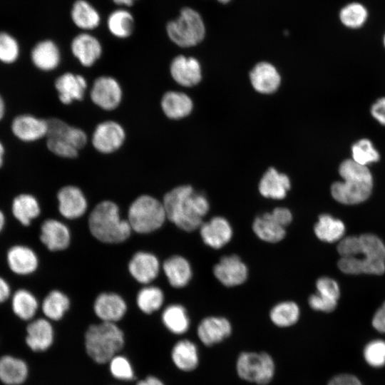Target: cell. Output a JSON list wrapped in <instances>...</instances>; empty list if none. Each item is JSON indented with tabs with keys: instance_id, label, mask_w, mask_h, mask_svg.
Instances as JSON below:
<instances>
[{
	"instance_id": "cell-1",
	"label": "cell",
	"mask_w": 385,
	"mask_h": 385,
	"mask_svg": "<svg viewBox=\"0 0 385 385\" xmlns=\"http://www.w3.org/2000/svg\"><path fill=\"white\" fill-rule=\"evenodd\" d=\"M339 270L349 274H382L385 272V245L371 233L347 236L337 245Z\"/></svg>"
},
{
	"instance_id": "cell-2",
	"label": "cell",
	"mask_w": 385,
	"mask_h": 385,
	"mask_svg": "<svg viewBox=\"0 0 385 385\" xmlns=\"http://www.w3.org/2000/svg\"><path fill=\"white\" fill-rule=\"evenodd\" d=\"M167 218L180 229L192 232L199 228L210 205L205 195L197 193L188 185H179L163 197Z\"/></svg>"
},
{
	"instance_id": "cell-3",
	"label": "cell",
	"mask_w": 385,
	"mask_h": 385,
	"mask_svg": "<svg viewBox=\"0 0 385 385\" xmlns=\"http://www.w3.org/2000/svg\"><path fill=\"white\" fill-rule=\"evenodd\" d=\"M343 182H336L331 187L333 198L345 205H355L365 201L371 195L373 178L367 166L353 160L343 161L339 168Z\"/></svg>"
},
{
	"instance_id": "cell-4",
	"label": "cell",
	"mask_w": 385,
	"mask_h": 385,
	"mask_svg": "<svg viewBox=\"0 0 385 385\" xmlns=\"http://www.w3.org/2000/svg\"><path fill=\"white\" fill-rule=\"evenodd\" d=\"M88 227L95 238L109 244L124 242L132 232L128 220L121 219L118 205L110 200L96 205L90 213Z\"/></svg>"
},
{
	"instance_id": "cell-5",
	"label": "cell",
	"mask_w": 385,
	"mask_h": 385,
	"mask_svg": "<svg viewBox=\"0 0 385 385\" xmlns=\"http://www.w3.org/2000/svg\"><path fill=\"white\" fill-rule=\"evenodd\" d=\"M123 345V332L115 323L92 324L85 334L86 352L98 364L110 361Z\"/></svg>"
},
{
	"instance_id": "cell-6",
	"label": "cell",
	"mask_w": 385,
	"mask_h": 385,
	"mask_svg": "<svg viewBox=\"0 0 385 385\" xmlns=\"http://www.w3.org/2000/svg\"><path fill=\"white\" fill-rule=\"evenodd\" d=\"M167 218L163 202L148 195L138 196L130 205L128 221L132 230L147 234L160 228Z\"/></svg>"
},
{
	"instance_id": "cell-7",
	"label": "cell",
	"mask_w": 385,
	"mask_h": 385,
	"mask_svg": "<svg viewBox=\"0 0 385 385\" xmlns=\"http://www.w3.org/2000/svg\"><path fill=\"white\" fill-rule=\"evenodd\" d=\"M166 31L170 39L180 47L197 45L204 38L205 29L200 14L192 9L184 8L178 18L169 22Z\"/></svg>"
},
{
	"instance_id": "cell-8",
	"label": "cell",
	"mask_w": 385,
	"mask_h": 385,
	"mask_svg": "<svg viewBox=\"0 0 385 385\" xmlns=\"http://www.w3.org/2000/svg\"><path fill=\"white\" fill-rule=\"evenodd\" d=\"M236 370L245 381L267 385L274 377L275 365L272 357L266 352H242L237 359Z\"/></svg>"
},
{
	"instance_id": "cell-9",
	"label": "cell",
	"mask_w": 385,
	"mask_h": 385,
	"mask_svg": "<svg viewBox=\"0 0 385 385\" xmlns=\"http://www.w3.org/2000/svg\"><path fill=\"white\" fill-rule=\"evenodd\" d=\"M91 102L105 111L117 109L122 103L123 90L115 77L101 75L95 78L89 90Z\"/></svg>"
},
{
	"instance_id": "cell-10",
	"label": "cell",
	"mask_w": 385,
	"mask_h": 385,
	"mask_svg": "<svg viewBox=\"0 0 385 385\" xmlns=\"http://www.w3.org/2000/svg\"><path fill=\"white\" fill-rule=\"evenodd\" d=\"M125 139V130L119 122L106 120L98 123L94 128L91 143L97 152L109 155L120 150Z\"/></svg>"
},
{
	"instance_id": "cell-11",
	"label": "cell",
	"mask_w": 385,
	"mask_h": 385,
	"mask_svg": "<svg viewBox=\"0 0 385 385\" xmlns=\"http://www.w3.org/2000/svg\"><path fill=\"white\" fill-rule=\"evenodd\" d=\"M59 101L66 106L83 100L88 90L86 78L71 71L63 73L54 81Z\"/></svg>"
},
{
	"instance_id": "cell-12",
	"label": "cell",
	"mask_w": 385,
	"mask_h": 385,
	"mask_svg": "<svg viewBox=\"0 0 385 385\" xmlns=\"http://www.w3.org/2000/svg\"><path fill=\"white\" fill-rule=\"evenodd\" d=\"M13 135L24 143H33L46 138L48 132L47 119L38 118L29 113L19 114L14 118L11 123Z\"/></svg>"
},
{
	"instance_id": "cell-13",
	"label": "cell",
	"mask_w": 385,
	"mask_h": 385,
	"mask_svg": "<svg viewBox=\"0 0 385 385\" xmlns=\"http://www.w3.org/2000/svg\"><path fill=\"white\" fill-rule=\"evenodd\" d=\"M213 273L223 285L234 287L246 281L248 270L237 255H232L222 257L214 266Z\"/></svg>"
},
{
	"instance_id": "cell-14",
	"label": "cell",
	"mask_w": 385,
	"mask_h": 385,
	"mask_svg": "<svg viewBox=\"0 0 385 385\" xmlns=\"http://www.w3.org/2000/svg\"><path fill=\"white\" fill-rule=\"evenodd\" d=\"M169 71L173 81L183 87L194 86L202 78L200 64L193 57L177 56L170 62Z\"/></svg>"
},
{
	"instance_id": "cell-15",
	"label": "cell",
	"mask_w": 385,
	"mask_h": 385,
	"mask_svg": "<svg viewBox=\"0 0 385 385\" xmlns=\"http://www.w3.org/2000/svg\"><path fill=\"white\" fill-rule=\"evenodd\" d=\"M58 210L65 218L73 220L84 215L88 203L82 190L75 185H66L57 194Z\"/></svg>"
},
{
	"instance_id": "cell-16",
	"label": "cell",
	"mask_w": 385,
	"mask_h": 385,
	"mask_svg": "<svg viewBox=\"0 0 385 385\" xmlns=\"http://www.w3.org/2000/svg\"><path fill=\"white\" fill-rule=\"evenodd\" d=\"M71 51L82 66L90 68L101 58L103 48L95 36L88 34H81L72 40Z\"/></svg>"
},
{
	"instance_id": "cell-17",
	"label": "cell",
	"mask_w": 385,
	"mask_h": 385,
	"mask_svg": "<svg viewBox=\"0 0 385 385\" xmlns=\"http://www.w3.org/2000/svg\"><path fill=\"white\" fill-rule=\"evenodd\" d=\"M199 228L204 243L213 249L222 248L232 237V228L223 217H214L202 222Z\"/></svg>"
},
{
	"instance_id": "cell-18",
	"label": "cell",
	"mask_w": 385,
	"mask_h": 385,
	"mask_svg": "<svg viewBox=\"0 0 385 385\" xmlns=\"http://www.w3.org/2000/svg\"><path fill=\"white\" fill-rule=\"evenodd\" d=\"M232 326L228 319L222 317H207L199 324L197 329L200 341L210 346L220 343L229 337Z\"/></svg>"
},
{
	"instance_id": "cell-19",
	"label": "cell",
	"mask_w": 385,
	"mask_h": 385,
	"mask_svg": "<svg viewBox=\"0 0 385 385\" xmlns=\"http://www.w3.org/2000/svg\"><path fill=\"white\" fill-rule=\"evenodd\" d=\"M131 276L139 283L149 284L158 275L160 262L155 255L147 252H138L128 263Z\"/></svg>"
},
{
	"instance_id": "cell-20",
	"label": "cell",
	"mask_w": 385,
	"mask_h": 385,
	"mask_svg": "<svg viewBox=\"0 0 385 385\" xmlns=\"http://www.w3.org/2000/svg\"><path fill=\"white\" fill-rule=\"evenodd\" d=\"M93 309L96 315L102 322L115 323L125 315L127 304L118 294L103 292L96 297Z\"/></svg>"
},
{
	"instance_id": "cell-21",
	"label": "cell",
	"mask_w": 385,
	"mask_h": 385,
	"mask_svg": "<svg viewBox=\"0 0 385 385\" xmlns=\"http://www.w3.org/2000/svg\"><path fill=\"white\" fill-rule=\"evenodd\" d=\"M33 65L39 71L51 72L56 70L61 61V53L58 46L51 40L38 42L31 51Z\"/></svg>"
},
{
	"instance_id": "cell-22",
	"label": "cell",
	"mask_w": 385,
	"mask_h": 385,
	"mask_svg": "<svg viewBox=\"0 0 385 385\" xmlns=\"http://www.w3.org/2000/svg\"><path fill=\"white\" fill-rule=\"evenodd\" d=\"M40 240L51 251L66 249L71 241L68 227L56 219H47L41 226Z\"/></svg>"
},
{
	"instance_id": "cell-23",
	"label": "cell",
	"mask_w": 385,
	"mask_h": 385,
	"mask_svg": "<svg viewBox=\"0 0 385 385\" xmlns=\"http://www.w3.org/2000/svg\"><path fill=\"white\" fill-rule=\"evenodd\" d=\"M160 106L168 118L179 120L191 113L193 103L186 93L177 91H168L163 94Z\"/></svg>"
},
{
	"instance_id": "cell-24",
	"label": "cell",
	"mask_w": 385,
	"mask_h": 385,
	"mask_svg": "<svg viewBox=\"0 0 385 385\" xmlns=\"http://www.w3.org/2000/svg\"><path fill=\"white\" fill-rule=\"evenodd\" d=\"M26 344L34 351H44L53 344V329L46 319L32 321L26 327Z\"/></svg>"
},
{
	"instance_id": "cell-25",
	"label": "cell",
	"mask_w": 385,
	"mask_h": 385,
	"mask_svg": "<svg viewBox=\"0 0 385 385\" xmlns=\"http://www.w3.org/2000/svg\"><path fill=\"white\" fill-rule=\"evenodd\" d=\"M290 187V180L287 175L270 168L260 181L259 191L265 197L282 200L286 197Z\"/></svg>"
},
{
	"instance_id": "cell-26",
	"label": "cell",
	"mask_w": 385,
	"mask_h": 385,
	"mask_svg": "<svg viewBox=\"0 0 385 385\" xmlns=\"http://www.w3.org/2000/svg\"><path fill=\"white\" fill-rule=\"evenodd\" d=\"M250 78L253 88L264 94L277 91L281 81L275 67L267 62L257 63L251 71Z\"/></svg>"
},
{
	"instance_id": "cell-27",
	"label": "cell",
	"mask_w": 385,
	"mask_h": 385,
	"mask_svg": "<svg viewBox=\"0 0 385 385\" xmlns=\"http://www.w3.org/2000/svg\"><path fill=\"white\" fill-rule=\"evenodd\" d=\"M7 262L13 272L26 275L37 269L38 260L37 255L31 248L24 245H15L7 252Z\"/></svg>"
},
{
	"instance_id": "cell-28",
	"label": "cell",
	"mask_w": 385,
	"mask_h": 385,
	"mask_svg": "<svg viewBox=\"0 0 385 385\" xmlns=\"http://www.w3.org/2000/svg\"><path fill=\"white\" fill-rule=\"evenodd\" d=\"M163 268L168 282L173 287L182 288L186 286L192 278L190 264L182 256L173 255L166 259Z\"/></svg>"
},
{
	"instance_id": "cell-29",
	"label": "cell",
	"mask_w": 385,
	"mask_h": 385,
	"mask_svg": "<svg viewBox=\"0 0 385 385\" xmlns=\"http://www.w3.org/2000/svg\"><path fill=\"white\" fill-rule=\"evenodd\" d=\"M29 367L20 358L11 355L0 357V381L5 385H21L27 379Z\"/></svg>"
},
{
	"instance_id": "cell-30",
	"label": "cell",
	"mask_w": 385,
	"mask_h": 385,
	"mask_svg": "<svg viewBox=\"0 0 385 385\" xmlns=\"http://www.w3.org/2000/svg\"><path fill=\"white\" fill-rule=\"evenodd\" d=\"M171 358L175 366L183 371H191L199 364L197 348L188 339L180 340L173 346Z\"/></svg>"
},
{
	"instance_id": "cell-31",
	"label": "cell",
	"mask_w": 385,
	"mask_h": 385,
	"mask_svg": "<svg viewBox=\"0 0 385 385\" xmlns=\"http://www.w3.org/2000/svg\"><path fill=\"white\" fill-rule=\"evenodd\" d=\"M252 230L260 240L272 243L281 241L286 235L285 227L279 225L270 212L257 216L254 220Z\"/></svg>"
},
{
	"instance_id": "cell-32",
	"label": "cell",
	"mask_w": 385,
	"mask_h": 385,
	"mask_svg": "<svg viewBox=\"0 0 385 385\" xmlns=\"http://www.w3.org/2000/svg\"><path fill=\"white\" fill-rule=\"evenodd\" d=\"M13 215L23 225L28 226L31 220L36 218L41 212L36 198L29 194H21L16 196L12 202Z\"/></svg>"
},
{
	"instance_id": "cell-33",
	"label": "cell",
	"mask_w": 385,
	"mask_h": 385,
	"mask_svg": "<svg viewBox=\"0 0 385 385\" xmlns=\"http://www.w3.org/2000/svg\"><path fill=\"white\" fill-rule=\"evenodd\" d=\"M314 230L316 236L320 240L334 242L342 239L345 232V226L340 220L328 214H322L319 217Z\"/></svg>"
},
{
	"instance_id": "cell-34",
	"label": "cell",
	"mask_w": 385,
	"mask_h": 385,
	"mask_svg": "<svg viewBox=\"0 0 385 385\" xmlns=\"http://www.w3.org/2000/svg\"><path fill=\"white\" fill-rule=\"evenodd\" d=\"M162 321L165 327L175 334H184L190 327L187 311L180 304H171L167 307L162 314Z\"/></svg>"
},
{
	"instance_id": "cell-35",
	"label": "cell",
	"mask_w": 385,
	"mask_h": 385,
	"mask_svg": "<svg viewBox=\"0 0 385 385\" xmlns=\"http://www.w3.org/2000/svg\"><path fill=\"white\" fill-rule=\"evenodd\" d=\"M38 307L36 298L26 289H19L12 297V310L22 320L31 319L35 316Z\"/></svg>"
},
{
	"instance_id": "cell-36",
	"label": "cell",
	"mask_w": 385,
	"mask_h": 385,
	"mask_svg": "<svg viewBox=\"0 0 385 385\" xmlns=\"http://www.w3.org/2000/svg\"><path fill=\"white\" fill-rule=\"evenodd\" d=\"M69 307L68 297L59 290L50 292L44 298L41 305L44 315L53 321L61 319Z\"/></svg>"
},
{
	"instance_id": "cell-37",
	"label": "cell",
	"mask_w": 385,
	"mask_h": 385,
	"mask_svg": "<svg viewBox=\"0 0 385 385\" xmlns=\"http://www.w3.org/2000/svg\"><path fill=\"white\" fill-rule=\"evenodd\" d=\"M74 24L82 29H93L100 22V16L96 10L87 1L78 0L75 2L71 11Z\"/></svg>"
},
{
	"instance_id": "cell-38",
	"label": "cell",
	"mask_w": 385,
	"mask_h": 385,
	"mask_svg": "<svg viewBox=\"0 0 385 385\" xmlns=\"http://www.w3.org/2000/svg\"><path fill=\"white\" fill-rule=\"evenodd\" d=\"M300 311L298 305L292 301L282 302L274 305L270 313L274 324L279 327H288L299 319Z\"/></svg>"
},
{
	"instance_id": "cell-39",
	"label": "cell",
	"mask_w": 385,
	"mask_h": 385,
	"mask_svg": "<svg viewBox=\"0 0 385 385\" xmlns=\"http://www.w3.org/2000/svg\"><path fill=\"white\" fill-rule=\"evenodd\" d=\"M108 27L110 32L115 37L128 38L134 30V20L128 11L117 10L110 15L108 19Z\"/></svg>"
},
{
	"instance_id": "cell-40",
	"label": "cell",
	"mask_w": 385,
	"mask_h": 385,
	"mask_svg": "<svg viewBox=\"0 0 385 385\" xmlns=\"http://www.w3.org/2000/svg\"><path fill=\"white\" fill-rule=\"evenodd\" d=\"M163 301V291L155 286L144 287L138 292L136 298L138 308L145 314H151L158 310Z\"/></svg>"
},
{
	"instance_id": "cell-41",
	"label": "cell",
	"mask_w": 385,
	"mask_h": 385,
	"mask_svg": "<svg viewBox=\"0 0 385 385\" xmlns=\"http://www.w3.org/2000/svg\"><path fill=\"white\" fill-rule=\"evenodd\" d=\"M340 19L344 25L350 28L361 26L367 18V11L359 3H351L340 11Z\"/></svg>"
},
{
	"instance_id": "cell-42",
	"label": "cell",
	"mask_w": 385,
	"mask_h": 385,
	"mask_svg": "<svg viewBox=\"0 0 385 385\" xmlns=\"http://www.w3.org/2000/svg\"><path fill=\"white\" fill-rule=\"evenodd\" d=\"M353 160L366 166L379 159V154L368 139H361L352 146Z\"/></svg>"
},
{
	"instance_id": "cell-43",
	"label": "cell",
	"mask_w": 385,
	"mask_h": 385,
	"mask_svg": "<svg viewBox=\"0 0 385 385\" xmlns=\"http://www.w3.org/2000/svg\"><path fill=\"white\" fill-rule=\"evenodd\" d=\"M20 55L16 39L6 32H0V62L4 64L15 63Z\"/></svg>"
},
{
	"instance_id": "cell-44",
	"label": "cell",
	"mask_w": 385,
	"mask_h": 385,
	"mask_svg": "<svg viewBox=\"0 0 385 385\" xmlns=\"http://www.w3.org/2000/svg\"><path fill=\"white\" fill-rule=\"evenodd\" d=\"M46 145L53 155L66 159L78 156L79 150L66 140L61 138H46Z\"/></svg>"
},
{
	"instance_id": "cell-45",
	"label": "cell",
	"mask_w": 385,
	"mask_h": 385,
	"mask_svg": "<svg viewBox=\"0 0 385 385\" xmlns=\"http://www.w3.org/2000/svg\"><path fill=\"white\" fill-rule=\"evenodd\" d=\"M366 362L372 366L380 367L385 364V342L377 339L369 343L364 351Z\"/></svg>"
},
{
	"instance_id": "cell-46",
	"label": "cell",
	"mask_w": 385,
	"mask_h": 385,
	"mask_svg": "<svg viewBox=\"0 0 385 385\" xmlns=\"http://www.w3.org/2000/svg\"><path fill=\"white\" fill-rule=\"evenodd\" d=\"M111 374L120 380H133L134 372L130 361L123 356L115 355L109 361Z\"/></svg>"
},
{
	"instance_id": "cell-47",
	"label": "cell",
	"mask_w": 385,
	"mask_h": 385,
	"mask_svg": "<svg viewBox=\"0 0 385 385\" xmlns=\"http://www.w3.org/2000/svg\"><path fill=\"white\" fill-rule=\"evenodd\" d=\"M61 138L71 144L78 150L83 148L88 141L87 133L81 128L68 125Z\"/></svg>"
},
{
	"instance_id": "cell-48",
	"label": "cell",
	"mask_w": 385,
	"mask_h": 385,
	"mask_svg": "<svg viewBox=\"0 0 385 385\" xmlns=\"http://www.w3.org/2000/svg\"><path fill=\"white\" fill-rule=\"evenodd\" d=\"M317 293L337 301L340 297V289L337 282L328 277H322L316 282Z\"/></svg>"
},
{
	"instance_id": "cell-49",
	"label": "cell",
	"mask_w": 385,
	"mask_h": 385,
	"mask_svg": "<svg viewBox=\"0 0 385 385\" xmlns=\"http://www.w3.org/2000/svg\"><path fill=\"white\" fill-rule=\"evenodd\" d=\"M311 308L317 311L330 312L334 310L337 301L324 297L319 293L312 294L309 298Z\"/></svg>"
},
{
	"instance_id": "cell-50",
	"label": "cell",
	"mask_w": 385,
	"mask_h": 385,
	"mask_svg": "<svg viewBox=\"0 0 385 385\" xmlns=\"http://www.w3.org/2000/svg\"><path fill=\"white\" fill-rule=\"evenodd\" d=\"M270 214L279 225L284 227L292 221V214L287 207H275Z\"/></svg>"
},
{
	"instance_id": "cell-51",
	"label": "cell",
	"mask_w": 385,
	"mask_h": 385,
	"mask_svg": "<svg viewBox=\"0 0 385 385\" xmlns=\"http://www.w3.org/2000/svg\"><path fill=\"white\" fill-rule=\"evenodd\" d=\"M328 385H362L360 381L354 375L343 374L331 379Z\"/></svg>"
},
{
	"instance_id": "cell-52",
	"label": "cell",
	"mask_w": 385,
	"mask_h": 385,
	"mask_svg": "<svg viewBox=\"0 0 385 385\" xmlns=\"http://www.w3.org/2000/svg\"><path fill=\"white\" fill-rule=\"evenodd\" d=\"M371 113L374 118L385 125V98L379 99L372 106Z\"/></svg>"
},
{
	"instance_id": "cell-53",
	"label": "cell",
	"mask_w": 385,
	"mask_h": 385,
	"mask_svg": "<svg viewBox=\"0 0 385 385\" xmlns=\"http://www.w3.org/2000/svg\"><path fill=\"white\" fill-rule=\"evenodd\" d=\"M372 325L377 331L385 333V302L374 314Z\"/></svg>"
},
{
	"instance_id": "cell-54",
	"label": "cell",
	"mask_w": 385,
	"mask_h": 385,
	"mask_svg": "<svg viewBox=\"0 0 385 385\" xmlns=\"http://www.w3.org/2000/svg\"><path fill=\"white\" fill-rule=\"evenodd\" d=\"M11 294V289L7 282L0 277V304L5 302Z\"/></svg>"
},
{
	"instance_id": "cell-55",
	"label": "cell",
	"mask_w": 385,
	"mask_h": 385,
	"mask_svg": "<svg viewBox=\"0 0 385 385\" xmlns=\"http://www.w3.org/2000/svg\"><path fill=\"white\" fill-rule=\"evenodd\" d=\"M136 385H164V384L159 379L150 376L138 381Z\"/></svg>"
},
{
	"instance_id": "cell-56",
	"label": "cell",
	"mask_w": 385,
	"mask_h": 385,
	"mask_svg": "<svg viewBox=\"0 0 385 385\" xmlns=\"http://www.w3.org/2000/svg\"><path fill=\"white\" fill-rule=\"evenodd\" d=\"M6 113V104L4 98L0 94V121L4 118Z\"/></svg>"
},
{
	"instance_id": "cell-57",
	"label": "cell",
	"mask_w": 385,
	"mask_h": 385,
	"mask_svg": "<svg viewBox=\"0 0 385 385\" xmlns=\"http://www.w3.org/2000/svg\"><path fill=\"white\" fill-rule=\"evenodd\" d=\"M5 148L0 140V168L2 167L4 160Z\"/></svg>"
},
{
	"instance_id": "cell-58",
	"label": "cell",
	"mask_w": 385,
	"mask_h": 385,
	"mask_svg": "<svg viewBox=\"0 0 385 385\" xmlns=\"http://www.w3.org/2000/svg\"><path fill=\"white\" fill-rule=\"evenodd\" d=\"M115 4L130 6L135 0H113Z\"/></svg>"
},
{
	"instance_id": "cell-59",
	"label": "cell",
	"mask_w": 385,
	"mask_h": 385,
	"mask_svg": "<svg viewBox=\"0 0 385 385\" xmlns=\"http://www.w3.org/2000/svg\"><path fill=\"white\" fill-rule=\"evenodd\" d=\"M5 223V217L4 213L0 210V232L2 230Z\"/></svg>"
},
{
	"instance_id": "cell-60",
	"label": "cell",
	"mask_w": 385,
	"mask_h": 385,
	"mask_svg": "<svg viewBox=\"0 0 385 385\" xmlns=\"http://www.w3.org/2000/svg\"><path fill=\"white\" fill-rule=\"evenodd\" d=\"M218 1L221 3L226 4L229 2L230 0H218Z\"/></svg>"
},
{
	"instance_id": "cell-61",
	"label": "cell",
	"mask_w": 385,
	"mask_h": 385,
	"mask_svg": "<svg viewBox=\"0 0 385 385\" xmlns=\"http://www.w3.org/2000/svg\"><path fill=\"white\" fill-rule=\"evenodd\" d=\"M384 46H385V36H384Z\"/></svg>"
}]
</instances>
